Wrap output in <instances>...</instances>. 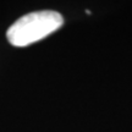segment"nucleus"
I'll return each instance as SVG.
<instances>
[{
  "label": "nucleus",
  "instance_id": "nucleus-1",
  "mask_svg": "<svg viewBox=\"0 0 132 132\" xmlns=\"http://www.w3.org/2000/svg\"><path fill=\"white\" fill-rule=\"evenodd\" d=\"M64 24L62 16L53 10L31 12L10 26L6 37L14 47H27L44 39Z\"/></svg>",
  "mask_w": 132,
  "mask_h": 132
}]
</instances>
